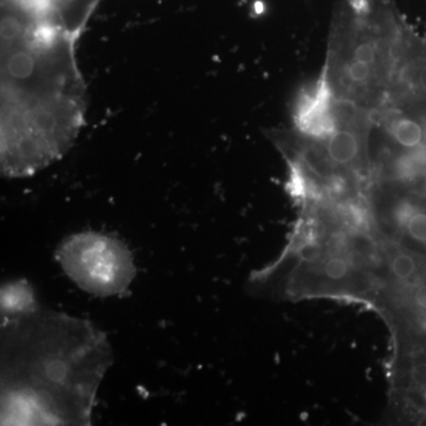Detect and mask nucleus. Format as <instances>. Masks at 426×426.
<instances>
[{
	"label": "nucleus",
	"instance_id": "1a4fd4ad",
	"mask_svg": "<svg viewBox=\"0 0 426 426\" xmlns=\"http://www.w3.org/2000/svg\"><path fill=\"white\" fill-rule=\"evenodd\" d=\"M415 301L420 308L426 309V284L418 288L415 291Z\"/></svg>",
	"mask_w": 426,
	"mask_h": 426
},
{
	"label": "nucleus",
	"instance_id": "6e6552de",
	"mask_svg": "<svg viewBox=\"0 0 426 426\" xmlns=\"http://www.w3.org/2000/svg\"><path fill=\"white\" fill-rule=\"evenodd\" d=\"M298 256L302 261L307 262V263L316 262L321 256V247L319 244L315 243L305 244L298 251Z\"/></svg>",
	"mask_w": 426,
	"mask_h": 426
},
{
	"label": "nucleus",
	"instance_id": "f03ea898",
	"mask_svg": "<svg viewBox=\"0 0 426 426\" xmlns=\"http://www.w3.org/2000/svg\"><path fill=\"white\" fill-rule=\"evenodd\" d=\"M406 49V31L390 0H344L316 81L337 102L373 114L388 100Z\"/></svg>",
	"mask_w": 426,
	"mask_h": 426
},
{
	"label": "nucleus",
	"instance_id": "0eeeda50",
	"mask_svg": "<svg viewBox=\"0 0 426 426\" xmlns=\"http://www.w3.org/2000/svg\"><path fill=\"white\" fill-rule=\"evenodd\" d=\"M348 263L346 259L341 257L330 258V261H327L323 265V272L328 279H333V281H337V279H342L347 275Z\"/></svg>",
	"mask_w": 426,
	"mask_h": 426
},
{
	"label": "nucleus",
	"instance_id": "20e7f679",
	"mask_svg": "<svg viewBox=\"0 0 426 426\" xmlns=\"http://www.w3.org/2000/svg\"><path fill=\"white\" fill-rule=\"evenodd\" d=\"M33 306V294L29 288L12 284L3 291V308L6 312H23Z\"/></svg>",
	"mask_w": 426,
	"mask_h": 426
},
{
	"label": "nucleus",
	"instance_id": "7ed1b4c3",
	"mask_svg": "<svg viewBox=\"0 0 426 426\" xmlns=\"http://www.w3.org/2000/svg\"><path fill=\"white\" fill-rule=\"evenodd\" d=\"M60 259L70 279L95 295L118 294L134 275L132 257L125 245L97 233L69 238L62 245Z\"/></svg>",
	"mask_w": 426,
	"mask_h": 426
},
{
	"label": "nucleus",
	"instance_id": "f257e3e1",
	"mask_svg": "<svg viewBox=\"0 0 426 426\" xmlns=\"http://www.w3.org/2000/svg\"><path fill=\"white\" fill-rule=\"evenodd\" d=\"M75 38L1 12V164L24 176L54 162L82 127L86 95Z\"/></svg>",
	"mask_w": 426,
	"mask_h": 426
},
{
	"label": "nucleus",
	"instance_id": "39448f33",
	"mask_svg": "<svg viewBox=\"0 0 426 426\" xmlns=\"http://www.w3.org/2000/svg\"><path fill=\"white\" fill-rule=\"evenodd\" d=\"M391 270L399 279H408L415 271V259L406 254H399L391 262Z\"/></svg>",
	"mask_w": 426,
	"mask_h": 426
},
{
	"label": "nucleus",
	"instance_id": "423d86ee",
	"mask_svg": "<svg viewBox=\"0 0 426 426\" xmlns=\"http://www.w3.org/2000/svg\"><path fill=\"white\" fill-rule=\"evenodd\" d=\"M408 232L413 240L418 242H426V213L425 212L417 211L412 215L405 226Z\"/></svg>",
	"mask_w": 426,
	"mask_h": 426
},
{
	"label": "nucleus",
	"instance_id": "9d476101",
	"mask_svg": "<svg viewBox=\"0 0 426 426\" xmlns=\"http://www.w3.org/2000/svg\"><path fill=\"white\" fill-rule=\"evenodd\" d=\"M425 366H426V360H425Z\"/></svg>",
	"mask_w": 426,
	"mask_h": 426
}]
</instances>
